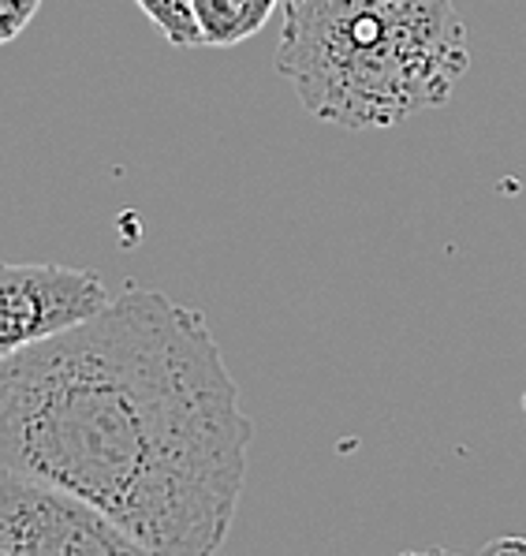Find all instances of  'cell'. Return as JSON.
Masks as SVG:
<instances>
[{
  "mask_svg": "<svg viewBox=\"0 0 526 556\" xmlns=\"http://www.w3.org/2000/svg\"><path fill=\"white\" fill-rule=\"evenodd\" d=\"M0 556H142V545L79 493L0 467Z\"/></svg>",
  "mask_w": 526,
  "mask_h": 556,
  "instance_id": "cell-3",
  "label": "cell"
},
{
  "mask_svg": "<svg viewBox=\"0 0 526 556\" xmlns=\"http://www.w3.org/2000/svg\"><path fill=\"white\" fill-rule=\"evenodd\" d=\"M134 4L146 12V20L165 34L168 46L176 49H191L202 46V30L194 20V4L191 0H134Z\"/></svg>",
  "mask_w": 526,
  "mask_h": 556,
  "instance_id": "cell-6",
  "label": "cell"
},
{
  "mask_svg": "<svg viewBox=\"0 0 526 556\" xmlns=\"http://www.w3.org/2000/svg\"><path fill=\"white\" fill-rule=\"evenodd\" d=\"M113 303L105 277L53 262H0V358L93 318Z\"/></svg>",
  "mask_w": 526,
  "mask_h": 556,
  "instance_id": "cell-4",
  "label": "cell"
},
{
  "mask_svg": "<svg viewBox=\"0 0 526 556\" xmlns=\"http://www.w3.org/2000/svg\"><path fill=\"white\" fill-rule=\"evenodd\" d=\"M41 0H0V46L15 41L38 15Z\"/></svg>",
  "mask_w": 526,
  "mask_h": 556,
  "instance_id": "cell-7",
  "label": "cell"
},
{
  "mask_svg": "<svg viewBox=\"0 0 526 556\" xmlns=\"http://www.w3.org/2000/svg\"><path fill=\"white\" fill-rule=\"evenodd\" d=\"M251 441L206 314L165 292L127 288L0 358V467L79 493L142 553L224 545Z\"/></svg>",
  "mask_w": 526,
  "mask_h": 556,
  "instance_id": "cell-1",
  "label": "cell"
},
{
  "mask_svg": "<svg viewBox=\"0 0 526 556\" xmlns=\"http://www.w3.org/2000/svg\"><path fill=\"white\" fill-rule=\"evenodd\" d=\"M266 4H269V8H277V4H280V0H266Z\"/></svg>",
  "mask_w": 526,
  "mask_h": 556,
  "instance_id": "cell-9",
  "label": "cell"
},
{
  "mask_svg": "<svg viewBox=\"0 0 526 556\" xmlns=\"http://www.w3.org/2000/svg\"><path fill=\"white\" fill-rule=\"evenodd\" d=\"M466 67V27L452 0L284 12L277 41V72L310 116L351 131L445 105Z\"/></svg>",
  "mask_w": 526,
  "mask_h": 556,
  "instance_id": "cell-2",
  "label": "cell"
},
{
  "mask_svg": "<svg viewBox=\"0 0 526 556\" xmlns=\"http://www.w3.org/2000/svg\"><path fill=\"white\" fill-rule=\"evenodd\" d=\"M191 4L202 30V46L214 49H228L254 38L273 15L266 0H191Z\"/></svg>",
  "mask_w": 526,
  "mask_h": 556,
  "instance_id": "cell-5",
  "label": "cell"
},
{
  "mask_svg": "<svg viewBox=\"0 0 526 556\" xmlns=\"http://www.w3.org/2000/svg\"><path fill=\"white\" fill-rule=\"evenodd\" d=\"M284 12H333V8H367V4H393V0H280Z\"/></svg>",
  "mask_w": 526,
  "mask_h": 556,
  "instance_id": "cell-8",
  "label": "cell"
}]
</instances>
